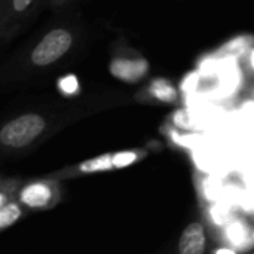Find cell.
Masks as SVG:
<instances>
[{"instance_id": "obj_1", "label": "cell", "mask_w": 254, "mask_h": 254, "mask_svg": "<svg viewBox=\"0 0 254 254\" xmlns=\"http://www.w3.org/2000/svg\"><path fill=\"white\" fill-rule=\"evenodd\" d=\"M144 150H124V152H116V153H103L95 158H89L83 162H79L76 165L67 167L64 170H60L49 177L55 180H67V179H74V177H82V176H91V174H98V173H109L113 170H122L129 165H134L135 162L141 161L146 158Z\"/></svg>"}, {"instance_id": "obj_2", "label": "cell", "mask_w": 254, "mask_h": 254, "mask_svg": "<svg viewBox=\"0 0 254 254\" xmlns=\"http://www.w3.org/2000/svg\"><path fill=\"white\" fill-rule=\"evenodd\" d=\"M48 128V119L30 112L6 122L0 131V143L4 149L21 150L39 140Z\"/></svg>"}, {"instance_id": "obj_3", "label": "cell", "mask_w": 254, "mask_h": 254, "mask_svg": "<svg viewBox=\"0 0 254 254\" xmlns=\"http://www.w3.org/2000/svg\"><path fill=\"white\" fill-rule=\"evenodd\" d=\"M74 40L73 30L67 27H55L49 30L30 51V64L37 68L55 64L70 52Z\"/></svg>"}, {"instance_id": "obj_4", "label": "cell", "mask_w": 254, "mask_h": 254, "mask_svg": "<svg viewBox=\"0 0 254 254\" xmlns=\"http://www.w3.org/2000/svg\"><path fill=\"white\" fill-rule=\"evenodd\" d=\"M58 183L52 177L31 180L18 189L16 199L28 210H49L60 201Z\"/></svg>"}, {"instance_id": "obj_5", "label": "cell", "mask_w": 254, "mask_h": 254, "mask_svg": "<svg viewBox=\"0 0 254 254\" xmlns=\"http://www.w3.org/2000/svg\"><path fill=\"white\" fill-rule=\"evenodd\" d=\"M43 0H1L0 3V36L3 40L15 36L31 18Z\"/></svg>"}, {"instance_id": "obj_6", "label": "cell", "mask_w": 254, "mask_h": 254, "mask_svg": "<svg viewBox=\"0 0 254 254\" xmlns=\"http://www.w3.org/2000/svg\"><path fill=\"white\" fill-rule=\"evenodd\" d=\"M149 71V63L144 57L134 51L115 52L110 61V73L127 83H135L141 80Z\"/></svg>"}, {"instance_id": "obj_7", "label": "cell", "mask_w": 254, "mask_h": 254, "mask_svg": "<svg viewBox=\"0 0 254 254\" xmlns=\"http://www.w3.org/2000/svg\"><path fill=\"white\" fill-rule=\"evenodd\" d=\"M177 250L180 254H202L207 250V232L201 222L189 223L179 240Z\"/></svg>"}, {"instance_id": "obj_8", "label": "cell", "mask_w": 254, "mask_h": 254, "mask_svg": "<svg viewBox=\"0 0 254 254\" xmlns=\"http://www.w3.org/2000/svg\"><path fill=\"white\" fill-rule=\"evenodd\" d=\"M252 229L249 228V225L241 220V219H231L229 222H226L225 226V240L226 244L240 250H246L252 243V237H250Z\"/></svg>"}, {"instance_id": "obj_9", "label": "cell", "mask_w": 254, "mask_h": 254, "mask_svg": "<svg viewBox=\"0 0 254 254\" xmlns=\"http://www.w3.org/2000/svg\"><path fill=\"white\" fill-rule=\"evenodd\" d=\"M144 94L149 100H153L158 103H165V104H173L179 100L177 88L165 77L153 79L144 89Z\"/></svg>"}, {"instance_id": "obj_10", "label": "cell", "mask_w": 254, "mask_h": 254, "mask_svg": "<svg viewBox=\"0 0 254 254\" xmlns=\"http://www.w3.org/2000/svg\"><path fill=\"white\" fill-rule=\"evenodd\" d=\"M254 45V36H240L235 37L229 42H226L223 46H220L216 51L217 57H241V55H247V52L252 49Z\"/></svg>"}, {"instance_id": "obj_11", "label": "cell", "mask_w": 254, "mask_h": 254, "mask_svg": "<svg viewBox=\"0 0 254 254\" xmlns=\"http://www.w3.org/2000/svg\"><path fill=\"white\" fill-rule=\"evenodd\" d=\"M19 201H7L4 205L0 207V231H6L7 228L13 226L22 217V208Z\"/></svg>"}, {"instance_id": "obj_12", "label": "cell", "mask_w": 254, "mask_h": 254, "mask_svg": "<svg viewBox=\"0 0 254 254\" xmlns=\"http://www.w3.org/2000/svg\"><path fill=\"white\" fill-rule=\"evenodd\" d=\"M58 89L61 94H64L67 97H73L79 92L80 85L74 74H65L58 80Z\"/></svg>"}, {"instance_id": "obj_13", "label": "cell", "mask_w": 254, "mask_h": 254, "mask_svg": "<svg viewBox=\"0 0 254 254\" xmlns=\"http://www.w3.org/2000/svg\"><path fill=\"white\" fill-rule=\"evenodd\" d=\"M246 64H247V68L249 71L254 76V45L252 46V49L247 52V58H246Z\"/></svg>"}, {"instance_id": "obj_14", "label": "cell", "mask_w": 254, "mask_h": 254, "mask_svg": "<svg viewBox=\"0 0 254 254\" xmlns=\"http://www.w3.org/2000/svg\"><path fill=\"white\" fill-rule=\"evenodd\" d=\"M238 250L231 247V246H225V247H219V249H214L213 254H237Z\"/></svg>"}, {"instance_id": "obj_15", "label": "cell", "mask_w": 254, "mask_h": 254, "mask_svg": "<svg viewBox=\"0 0 254 254\" xmlns=\"http://www.w3.org/2000/svg\"><path fill=\"white\" fill-rule=\"evenodd\" d=\"M71 0H48V6L52 9H60L63 6H65L67 3H70Z\"/></svg>"}, {"instance_id": "obj_16", "label": "cell", "mask_w": 254, "mask_h": 254, "mask_svg": "<svg viewBox=\"0 0 254 254\" xmlns=\"http://www.w3.org/2000/svg\"><path fill=\"white\" fill-rule=\"evenodd\" d=\"M250 237H252V243L254 244V226L252 228V232H250Z\"/></svg>"}, {"instance_id": "obj_17", "label": "cell", "mask_w": 254, "mask_h": 254, "mask_svg": "<svg viewBox=\"0 0 254 254\" xmlns=\"http://www.w3.org/2000/svg\"><path fill=\"white\" fill-rule=\"evenodd\" d=\"M253 97H254V91H253Z\"/></svg>"}]
</instances>
